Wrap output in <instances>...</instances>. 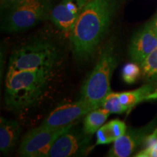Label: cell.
Returning <instances> with one entry per match:
<instances>
[{
    "instance_id": "6da1fadb",
    "label": "cell",
    "mask_w": 157,
    "mask_h": 157,
    "mask_svg": "<svg viewBox=\"0 0 157 157\" xmlns=\"http://www.w3.org/2000/svg\"><path fill=\"white\" fill-rule=\"evenodd\" d=\"M117 8L116 0H89L70 32L74 56L87 60L95 52Z\"/></svg>"
},
{
    "instance_id": "7a4b0ae2",
    "label": "cell",
    "mask_w": 157,
    "mask_h": 157,
    "mask_svg": "<svg viewBox=\"0 0 157 157\" xmlns=\"http://www.w3.org/2000/svg\"><path fill=\"white\" fill-rule=\"evenodd\" d=\"M51 73L44 70L7 72L4 96L7 109L21 111L37 103L47 89Z\"/></svg>"
},
{
    "instance_id": "3957f363",
    "label": "cell",
    "mask_w": 157,
    "mask_h": 157,
    "mask_svg": "<svg viewBox=\"0 0 157 157\" xmlns=\"http://www.w3.org/2000/svg\"><path fill=\"white\" fill-rule=\"evenodd\" d=\"M117 66L113 43L105 45L95 68L84 81L81 90L82 100L97 109L101 107L105 98L111 93V80Z\"/></svg>"
},
{
    "instance_id": "277c9868",
    "label": "cell",
    "mask_w": 157,
    "mask_h": 157,
    "mask_svg": "<svg viewBox=\"0 0 157 157\" xmlns=\"http://www.w3.org/2000/svg\"><path fill=\"white\" fill-rule=\"evenodd\" d=\"M58 58V49L52 43L45 41L26 43L12 52L7 72L24 70L52 71Z\"/></svg>"
},
{
    "instance_id": "5b68a950",
    "label": "cell",
    "mask_w": 157,
    "mask_h": 157,
    "mask_svg": "<svg viewBox=\"0 0 157 157\" xmlns=\"http://www.w3.org/2000/svg\"><path fill=\"white\" fill-rule=\"evenodd\" d=\"M50 6L47 0H35L10 10L2 25L5 32L14 34L21 32L42 21L48 14Z\"/></svg>"
},
{
    "instance_id": "8992f818",
    "label": "cell",
    "mask_w": 157,
    "mask_h": 157,
    "mask_svg": "<svg viewBox=\"0 0 157 157\" xmlns=\"http://www.w3.org/2000/svg\"><path fill=\"white\" fill-rule=\"evenodd\" d=\"M73 124L61 128H52L40 125L29 132L21 141L18 154L21 156H47L51 146L60 135L69 129Z\"/></svg>"
},
{
    "instance_id": "52a82bcc",
    "label": "cell",
    "mask_w": 157,
    "mask_h": 157,
    "mask_svg": "<svg viewBox=\"0 0 157 157\" xmlns=\"http://www.w3.org/2000/svg\"><path fill=\"white\" fill-rule=\"evenodd\" d=\"M90 135L83 130L73 129V126L67 132L60 135L55 141L49 151L48 157H71L84 156L89 148Z\"/></svg>"
},
{
    "instance_id": "ba28073f",
    "label": "cell",
    "mask_w": 157,
    "mask_h": 157,
    "mask_svg": "<svg viewBox=\"0 0 157 157\" xmlns=\"http://www.w3.org/2000/svg\"><path fill=\"white\" fill-rule=\"evenodd\" d=\"M96 109L95 106L82 100L76 103L64 104L54 109L41 125L52 128L69 126L73 124L74 121Z\"/></svg>"
},
{
    "instance_id": "9c48e42d",
    "label": "cell",
    "mask_w": 157,
    "mask_h": 157,
    "mask_svg": "<svg viewBox=\"0 0 157 157\" xmlns=\"http://www.w3.org/2000/svg\"><path fill=\"white\" fill-rule=\"evenodd\" d=\"M155 129V124L150 123L141 128L127 129L126 132L113 142L107 156L109 157H127L143 144L146 137Z\"/></svg>"
},
{
    "instance_id": "30bf717a",
    "label": "cell",
    "mask_w": 157,
    "mask_h": 157,
    "mask_svg": "<svg viewBox=\"0 0 157 157\" xmlns=\"http://www.w3.org/2000/svg\"><path fill=\"white\" fill-rule=\"evenodd\" d=\"M89 0H61L51 10L50 18L57 28L70 33Z\"/></svg>"
},
{
    "instance_id": "8fae6325",
    "label": "cell",
    "mask_w": 157,
    "mask_h": 157,
    "mask_svg": "<svg viewBox=\"0 0 157 157\" xmlns=\"http://www.w3.org/2000/svg\"><path fill=\"white\" fill-rule=\"evenodd\" d=\"M157 48V32L149 23L137 32L131 40L129 48L130 58L140 65Z\"/></svg>"
},
{
    "instance_id": "7c38bea8",
    "label": "cell",
    "mask_w": 157,
    "mask_h": 157,
    "mask_svg": "<svg viewBox=\"0 0 157 157\" xmlns=\"http://www.w3.org/2000/svg\"><path fill=\"white\" fill-rule=\"evenodd\" d=\"M21 133V125L15 120L1 117L0 120V150L7 154L10 153L16 144Z\"/></svg>"
},
{
    "instance_id": "4fadbf2b",
    "label": "cell",
    "mask_w": 157,
    "mask_h": 157,
    "mask_svg": "<svg viewBox=\"0 0 157 157\" xmlns=\"http://www.w3.org/2000/svg\"><path fill=\"white\" fill-rule=\"evenodd\" d=\"M119 101L129 111L137 104L157 98V89L151 84H146L136 90L118 93Z\"/></svg>"
},
{
    "instance_id": "5bb4252c",
    "label": "cell",
    "mask_w": 157,
    "mask_h": 157,
    "mask_svg": "<svg viewBox=\"0 0 157 157\" xmlns=\"http://www.w3.org/2000/svg\"><path fill=\"white\" fill-rule=\"evenodd\" d=\"M109 115V111L101 107L90 111L84 118L83 127L84 132L89 135L95 133L103 126Z\"/></svg>"
},
{
    "instance_id": "9a60e30c",
    "label": "cell",
    "mask_w": 157,
    "mask_h": 157,
    "mask_svg": "<svg viewBox=\"0 0 157 157\" xmlns=\"http://www.w3.org/2000/svg\"><path fill=\"white\" fill-rule=\"evenodd\" d=\"M143 77L148 81L157 79V48L140 65Z\"/></svg>"
},
{
    "instance_id": "2e32d148",
    "label": "cell",
    "mask_w": 157,
    "mask_h": 157,
    "mask_svg": "<svg viewBox=\"0 0 157 157\" xmlns=\"http://www.w3.org/2000/svg\"><path fill=\"white\" fill-rule=\"evenodd\" d=\"M101 108L109 111L110 113L121 114L127 111V109L119 101L118 93H110L105 98Z\"/></svg>"
},
{
    "instance_id": "e0dca14e",
    "label": "cell",
    "mask_w": 157,
    "mask_h": 157,
    "mask_svg": "<svg viewBox=\"0 0 157 157\" xmlns=\"http://www.w3.org/2000/svg\"><path fill=\"white\" fill-rule=\"evenodd\" d=\"M140 67L136 63H129L125 65L121 71V76L124 81L127 84L135 83L142 73Z\"/></svg>"
},
{
    "instance_id": "ac0fdd59",
    "label": "cell",
    "mask_w": 157,
    "mask_h": 157,
    "mask_svg": "<svg viewBox=\"0 0 157 157\" xmlns=\"http://www.w3.org/2000/svg\"><path fill=\"white\" fill-rule=\"evenodd\" d=\"M107 126L108 130L112 137L113 142L117 140V138L124 134L127 131V126L125 123L122 121L119 120V119H114L109 121V123L105 124Z\"/></svg>"
},
{
    "instance_id": "d6986e66",
    "label": "cell",
    "mask_w": 157,
    "mask_h": 157,
    "mask_svg": "<svg viewBox=\"0 0 157 157\" xmlns=\"http://www.w3.org/2000/svg\"><path fill=\"white\" fill-rule=\"evenodd\" d=\"M113 142L112 137L108 130L106 124H103L97 131V142L96 145H105Z\"/></svg>"
},
{
    "instance_id": "ffe728a7",
    "label": "cell",
    "mask_w": 157,
    "mask_h": 157,
    "mask_svg": "<svg viewBox=\"0 0 157 157\" xmlns=\"http://www.w3.org/2000/svg\"><path fill=\"white\" fill-rule=\"evenodd\" d=\"M35 0H3L1 2L2 8L12 10L15 7H18L20 5H24V4L34 2Z\"/></svg>"
},
{
    "instance_id": "44dd1931",
    "label": "cell",
    "mask_w": 157,
    "mask_h": 157,
    "mask_svg": "<svg viewBox=\"0 0 157 157\" xmlns=\"http://www.w3.org/2000/svg\"><path fill=\"white\" fill-rule=\"evenodd\" d=\"M135 156L137 157H157V142L149 148H143Z\"/></svg>"
},
{
    "instance_id": "7402d4cb",
    "label": "cell",
    "mask_w": 157,
    "mask_h": 157,
    "mask_svg": "<svg viewBox=\"0 0 157 157\" xmlns=\"http://www.w3.org/2000/svg\"><path fill=\"white\" fill-rule=\"evenodd\" d=\"M157 142V128H155L154 131H152L150 134L148 135V136L146 137L143 145L144 146V148H149L154 146Z\"/></svg>"
},
{
    "instance_id": "603a6c76",
    "label": "cell",
    "mask_w": 157,
    "mask_h": 157,
    "mask_svg": "<svg viewBox=\"0 0 157 157\" xmlns=\"http://www.w3.org/2000/svg\"><path fill=\"white\" fill-rule=\"evenodd\" d=\"M151 23L152 26L154 27L155 31H156L157 32V15H156V16L154 17V19L151 22Z\"/></svg>"
},
{
    "instance_id": "cb8c5ba5",
    "label": "cell",
    "mask_w": 157,
    "mask_h": 157,
    "mask_svg": "<svg viewBox=\"0 0 157 157\" xmlns=\"http://www.w3.org/2000/svg\"><path fill=\"white\" fill-rule=\"evenodd\" d=\"M3 1V0H1V2H2Z\"/></svg>"
}]
</instances>
